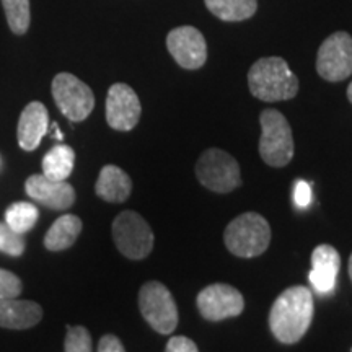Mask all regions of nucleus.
Wrapping results in <instances>:
<instances>
[{"mask_svg": "<svg viewBox=\"0 0 352 352\" xmlns=\"http://www.w3.org/2000/svg\"><path fill=\"white\" fill-rule=\"evenodd\" d=\"M248 87L254 98L274 103L298 94V78L283 57H263L250 69Z\"/></svg>", "mask_w": 352, "mask_h": 352, "instance_id": "obj_2", "label": "nucleus"}, {"mask_svg": "<svg viewBox=\"0 0 352 352\" xmlns=\"http://www.w3.org/2000/svg\"><path fill=\"white\" fill-rule=\"evenodd\" d=\"M38 217V208L32 202H15L6 210V223L21 235H25L36 226Z\"/></svg>", "mask_w": 352, "mask_h": 352, "instance_id": "obj_21", "label": "nucleus"}, {"mask_svg": "<svg viewBox=\"0 0 352 352\" xmlns=\"http://www.w3.org/2000/svg\"><path fill=\"white\" fill-rule=\"evenodd\" d=\"M347 270H349V277H351V280H352V254L349 256V266H347Z\"/></svg>", "mask_w": 352, "mask_h": 352, "instance_id": "obj_30", "label": "nucleus"}, {"mask_svg": "<svg viewBox=\"0 0 352 352\" xmlns=\"http://www.w3.org/2000/svg\"><path fill=\"white\" fill-rule=\"evenodd\" d=\"M197 308L209 321H222L239 316L245 308L243 296L228 284H212L197 296Z\"/></svg>", "mask_w": 352, "mask_h": 352, "instance_id": "obj_11", "label": "nucleus"}, {"mask_svg": "<svg viewBox=\"0 0 352 352\" xmlns=\"http://www.w3.org/2000/svg\"><path fill=\"white\" fill-rule=\"evenodd\" d=\"M59 111L74 122L85 121L95 108V95L91 88L72 74H57L51 85Z\"/></svg>", "mask_w": 352, "mask_h": 352, "instance_id": "obj_7", "label": "nucleus"}, {"mask_svg": "<svg viewBox=\"0 0 352 352\" xmlns=\"http://www.w3.org/2000/svg\"><path fill=\"white\" fill-rule=\"evenodd\" d=\"M6 10L8 28L15 34H25L30 28L32 13H30V0H2Z\"/></svg>", "mask_w": 352, "mask_h": 352, "instance_id": "obj_22", "label": "nucleus"}, {"mask_svg": "<svg viewBox=\"0 0 352 352\" xmlns=\"http://www.w3.org/2000/svg\"><path fill=\"white\" fill-rule=\"evenodd\" d=\"M26 248L25 236L6 222H0V252L10 256H21Z\"/></svg>", "mask_w": 352, "mask_h": 352, "instance_id": "obj_23", "label": "nucleus"}, {"mask_svg": "<svg viewBox=\"0 0 352 352\" xmlns=\"http://www.w3.org/2000/svg\"><path fill=\"white\" fill-rule=\"evenodd\" d=\"M294 202L298 209L308 208L311 202V189L310 184L305 182H297L296 188H294Z\"/></svg>", "mask_w": 352, "mask_h": 352, "instance_id": "obj_26", "label": "nucleus"}, {"mask_svg": "<svg viewBox=\"0 0 352 352\" xmlns=\"http://www.w3.org/2000/svg\"><path fill=\"white\" fill-rule=\"evenodd\" d=\"M341 267V256L331 245L316 246L311 253V271L308 276L311 287L318 294H329L336 285V277Z\"/></svg>", "mask_w": 352, "mask_h": 352, "instance_id": "obj_14", "label": "nucleus"}, {"mask_svg": "<svg viewBox=\"0 0 352 352\" xmlns=\"http://www.w3.org/2000/svg\"><path fill=\"white\" fill-rule=\"evenodd\" d=\"M140 100L126 83H114L107 96V121L114 131H132L140 120Z\"/></svg>", "mask_w": 352, "mask_h": 352, "instance_id": "obj_12", "label": "nucleus"}, {"mask_svg": "<svg viewBox=\"0 0 352 352\" xmlns=\"http://www.w3.org/2000/svg\"><path fill=\"white\" fill-rule=\"evenodd\" d=\"M95 192L103 201L124 202L132 192V182L129 175L116 165H107L100 171Z\"/></svg>", "mask_w": 352, "mask_h": 352, "instance_id": "obj_17", "label": "nucleus"}, {"mask_svg": "<svg viewBox=\"0 0 352 352\" xmlns=\"http://www.w3.org/2000/svg\"><path fill=\"white\" fill-rule=\"evenodd\" d=\"M208 10L223 21H243L258 10V0H204Z\"/></svg>", "mask_w": 352, "mask_h": 352, "instance_id": "obj_20", "label": "nucleus"}, {"mask_svg": "<svg viewBox=\"0 0 352 352\" xmlns=\"http://www.w3.org/2000/svg\"><path fill=\"white\" fill-rule=\"evenodd\" d=\"M43 318V308L33 300L3 298L0 300V328L26 329Z\"/></svg>", "mask_w": 352, "mask_h": 352, "instance_id": "obj_16", "label": "nucleus"}, {"mask_svg": "<svg viewBox=\"0 0 352 352\" xmlns=\"http://www.w3.org/2000/svg\"><path fill=\"white\" fill-rule=\"evenodd\" d=\"M165 352H199L195 341L186 336H173L166 344Z\"/></svg>", "mask_w": 352, "mask_h": 352, "instance_id": "obj_27", "label": "nucleus"}, {"mask_svg": "<svg viewBox=\"0 0 352 352\" xmlns=\"http://www.w3.org/2000/svg\"><path fill=\"white\" fill-rule=\"evenodd\" d=\"M316 72L328 82H342L352 76V36L336 32L321 43L316 56Z\"/></svg>", "mask_w": 352, "mask_h": 352, "instance_id": "obj_9", "label": "nucleus"}, {"mask_svg": "<svg viewBox=\"0 0 352 352\" xmlns=\"http://www.w3.org/2000/svg\"><path fill=\"white\" fill-rule=\"evenodd\" d=\"M82 232V220L74 214L60 215L52 223L46 236H44V246L50 252H63L76 243Z\"/></svg>", "mask_w": 352, "mask_h": 352, "instance_id": "obj_18", "label": "nucleus"}, {"mask_svg": "<svg viewBox=\"0 0 352 352\" xmlns=\"http://www.w3.org/2000/svg\"><path fill=\"white\" fill-rule=\"evenodd\" d=\"M113 240L121 254L129 259H144L153 248V232L142 215L124 210L113 222Z\"/></svg>", "mask_w": 352, "mask_h": 352, "instance_id": "obj_5", "label": "nucleus"}, {"mask_svg": "<svg viewBox=\"0 0 352 352\" xmlns=\"http://www.w3.org/2000/svg\"><path fill=\"white\" fill-rule=\"evenodd\" d=\"M139 308L144 320L160 334L173 333L178 327V308L164 284L151 280L139 292Z\"/></svg>", "mask_w": 352, "mask_h": 352, "instance_id": "obj_8", "label": "nucleus"}, {"mask_svg": "<svg viewBox=\"0 0 352 352\" xmlns=\"http://www.w3.org/2000/svg\"><path fill=\"white\" fill-rule=\"evenodd\" d=\"M76 164V152L69 145L52 147L43 158V175L54 182H67Z\"/></svg>", "mask_w": 352, "mask_h": 352, "instance_id": "obj_19", "label": "nucleus"}, {"mask_svg": "<svg viewBox=\"0 0 352 352\" xmlns=\"http://www.w3.org/2000/svg\"><path fill=\"white\" fill-rule=\"evenodd\" d=\"M98 352H126V349L120 338H116L114 334H104L100 340Z\"/></svg>", "mask_w": 352, "mask_h": 352, "instance_id": "obj_28", "label": "nucleus"}, {"mask_svg": "<svg viewBox=\"0 0 352 352\" xmlns=\"http://www.w3.org/2000/svg\"><path fill=\"white\" fill-rule=\"evenodd\" d=\"M196 176L210 191L227 195L240 186L239 162L220 148H208L196 164Z\"/></svg>", "mask_w": 352, "mask_h": 352, "instance_id": "obj_6", "label": "nucleus"}, {"mask_svg": "<svg viewBox=\"0 0 352 352\" xmlns=\"http://www.w3.org/2000/svg\"><path fill=\"white\" fill-rule=\"evenodd\" d=\"M25 191L44 208L52 210H67L76 202V189L67 182H54L47 176L32 175L25 183Z\"/></svg>", "mask_w": 352, "mask_h": 352, "instance_id": "obj_13", "label": "nucleus"}, {"mask_svg": "<svg viewBox=\"0 0 352 352\" xmlns=\"http://www.w3.org/2000/svg\"><path fill=\"white\" fill-rule=\"evenodd\" d=\"M50 129V113L39 101H32L21 111L19 121V144L26 152L36 151Z\"/></svg>", "mask_w": 352, "mask_h": 352, "instance_id": "obj_15", "label": "nucleus"}, {"mask_svg": "<svg viewBox=\"0 0 352 352\" xmlns=\"http://www.w3.org/2000/svg\"><path fill=\"white\" fill-rule=\"evenodd\" d=\"M166 47L179 67L186 70L201 69L208 60V43L204 34L195 26H178L166 36Z\"/></svg>", "mask_w": 352, "mask_h": 352, "instance_id": "obj_10", "label": "nucleus"}, {"mask_svg": "<svg viewBox=\"0 0 352 352\" xmlns=\"http://www.w3.org/2000/svg\"><path fill=\"white\" fill-rule=\"evenodd\" d=\"M259 122V155L270 166H285L294 158V138L289 121L277 109H264Z\"/></svg>", "mask_w": 352, "mask_h": 352, "instance_id": "obj_4", "label": "nucleus"}, {"mask_svg": "<svg viewBox=\"0 0 352 352\" xmlns=\"http://www.w3.org/2000/svg\"><path fill=\"white\" fill-rule=\"evenodd\" d=\"M347 98H349V101L352 103V82L349 83V87H347Z\"/></svg>", "mask_w": 352, "mask_h": 352, "instance_id": "obj_29", "label": "nucleus"}, {"mask_svg": "<svg viewBox=\"0 0 352 352\" xmlns=\"http://www.w3.org/2000/svg\"><path fill=\"white\" fill-rule=\"evenodd\" d=\"M23 290L20 277L7 270H0V300L3 298H16Z\"/></svg>", "mask_w": 352, "mask_h": 352, "instance_id": "obj_25", "label": "nucleus"}, {"mask_svg": "<svg viewBox=\"0 0 352 352\" xmlns=\"http://www.w3.org/2000/svg\"><path fill=\"white\" fill-rule=\"evenodd\" d=\"M314 314L315 303L310 289L303 285L285 289L271 307V333L283 344H296L307 334Z\"/></svg>", "mask_w": 352, "mask_h": 352, "instance_id": "obj_1", "label": "nucleus"}, {"mask_svg": "<svg viewBox=\"0 0 352 352\" xmlns=\"http://www.w3.org/2000/svg\"><path fill=\"white\" fill-rule=\"evenodd\" d=\"M64 349L65 352H94L88 329L85 327H67Z\"/></svg>", "mask_w": 352, "mask_h": 352, "instance_id": "obj_24", "label": "nucleus"}, {"mask_svg": "<svg viewBox=\"0 0 352 352\" xmlns=\"http://www.w3.org/2000/svg\"><path fill=\"white\" fill-rule=\"evenodd\" d=\"M228 252L240 258L263 254L271 243V228L267 220L256 212H245L233 219L223 233Z\"/></svg>", "mask_w": 352, "mask_h": 352, "instance_id": "obj_3", "label": "nucleus"}]
</instances>
